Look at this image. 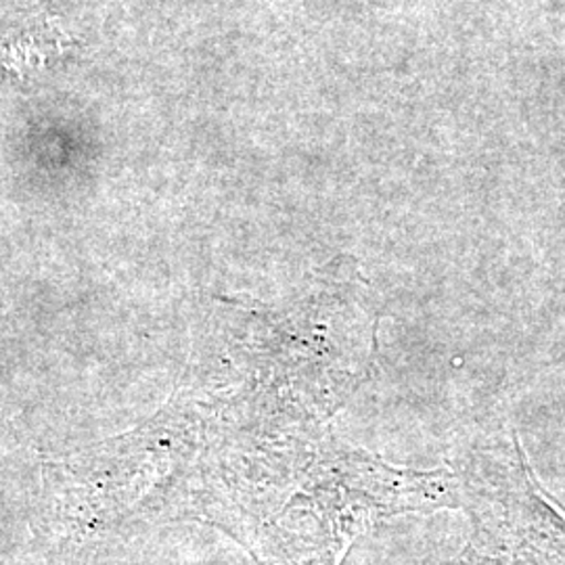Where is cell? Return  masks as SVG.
Listing matches in <instances>:
<instances>
[{"mask_svg": "<svg viewBox=\"0 0 565 565\" xmlns=\"http://www.w3.org/2000/svg\"><path fill=\"white\" fill-rule=\"evenodd\" d=\"M67 36L53 28L51 20H28L0 36V72L32 76L63 51Z\"/></svg>", "mask_w": 565, "mask_h": 565, "instance_id": "obj_1", "label": "cell"}]
</instances>
